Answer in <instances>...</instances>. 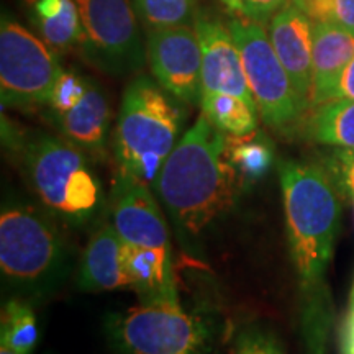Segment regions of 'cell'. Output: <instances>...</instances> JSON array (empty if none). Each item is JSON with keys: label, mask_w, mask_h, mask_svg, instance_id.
<instances>
[{"label": "cell", "mask_w": 354, "mask_h": 354, "mask_svg": "<svg viewBox=\"0 0 354 354\" xmlns=\"http://www.w3.org/2000/svg\"><path fill=\"white\" fill-rule=\"evenodd\" d=\"M228 26L240 50L243 71L263 122L272 130L292 133L304 120L302 107L289 74L279 59L268 30L259 21L234 17Z\"/></svg>", "instance_id": "52a82bcc"}, {"label": "cell", "mask_w": 354, "mask_h": 354, "mask_svg": "<svg viewBox=\"0 0 354 354\" xmlns=\"http://www.w3.org/2000/svg\"><path fill=\"white\" fill-rule=\"evenodd\" d=\"M77 286L86 292L130 287L123 264V241L112 223H102L92 233L79 263Z\"/></svg>", "instance_id": "2e32d148"}, {"label": "cell", "mask_w": 354, "mask_h": 354, "mask_svg": "<svg viewBox=\"0 0 354 354\" xmlns=\"http://www.w3.org/2000/svg\"><path fill=\"white\" fill-rule=\"evenodd\" d=\"M53 125L64 140L87 156L104 159L110 131V105L104 88L88 77L86 95L76 107L63 113H48Z\"/></svg>", "instance_id": "5bb4252c"}, {"label": "cell", "mask_w": 354, "mask_h": 354, "mask_svg": "<svg viewBox=\"0 0 354 354\" xmlns=\"http://www.w3.org/2000/svg\"><path fill=\"white\" fill-rule=\"evenodd\" d=\"M115 354H210L212 328L179 304H140L105 320Z\"/></svg>", "instance_id": "8992f818"}, {"label": "cell", "mask_w": 354, "mask_h": 354, "mask_svg": "<svg viewBox=\"0 0 354 354\" xmlns=\"http://www.w3.org/2000/svg\"><path fill=\"white\" fill-rule=\"evenodd\" d=\"M307 135L317 143L354 149V100L336 99L313 107L307 118Z\"/></svg>", "instance_id": "e0dca14e"}, {"label": "cell", "mask_w": 354, "mask_h": 354, "mask_svg": "<svg viewBox=\"0 0 354 354\" xmlns=\"http://www.w3.org/2000/svg\"><path fill=\"white\" fill-rule=\"evenodd\" d=\"M336 99L354 100V59L346 66V69L343 71L338 84H336V87L333 88V94H331L330 100H336Z\"/></svg>", "instance_id": "4316f807"}, {"label": "cell", "mask_w": 354, "mask_h": 354, "mask_svg": "<svg viewBox=\"0 0 354 354\" xmlns=\"http://www.w3.org/2000/svg\"><path fill=\"white\" fill-rule=\"evenodd\" d=\"M146 56L159 86L184 104L201 105L202 51L194 26L148 30Z\"/></svg>", "instance_id": "30bf717a"}, {"label": "cell", "mask_w": 354, "mask_h": 354, "mask_svg": "<svg viewBox=\"0 0 354 354\" xmlns=\"http://www.w3.org/2000/svg\"><path fill=\"white\" fill-rule=\"evenodd\" d=\"M82 21V59L107 76L125 77L148 63L133 0H76Z\"/></svg>", "instance_id": "ba28073f"}, {"label": "cell", "mask_w": 354, "mask_h": 354, "mask_svg": "<svg viewBox=\"0 0 354 354\" xmlns=\"http://www.w3.org/2000/svg\"><path fill=\"white\" fill-rule=\"evenodd\" d=\"M238 174L227 135L201 113L159 169L153 190L180 241L196 240L232 205Z\"/></svg>", "instance_id": "6da1fadb"}, {"label": "cell", "mask_w": 354, "mask_h": 354, "mask_svg": "<svg viewBox=\"0 0 354 354\" xmlns=\"http://www.w3.org/2000/svg\"><path fill=\"white\" fill-rule=\"evenodd\" d=\"M110 223L127 246L172 254L161 207L149 185L136 177L117 171L110 192Z\"/></svg>", "instance_id": "8fae6325"}, {"label": "cell", "mask_w": 354, "mask_h": 354, "mask_svg": "<svg viewBox=\"0 0 354 354\" xmlns=\"http://www.w3.org/2000/svg\"><path fill=\"white\" fill-rule=\"evenodd\" d=\"M268 33L300 104L308 112L312 99L313 20L290 2L269 20Z\"/></svg>", "instance_id": "4fadbf2b"}, {"label": "cell", "mask_w": 354, "mask_h": 354, "mask_svg": "<svg viewBox=\"0 0 354 354\" xmlns=\"http://www.w3.org/2000/svg\"><path fill=\"white\" fill-rule=\"evenodd\" d=\"M351 201H353V207H354V196L351 197Z\"/></svg>", "instance_id": "1f68e13d"}, {"label": "cell", "mask_w": 354, "mask_h": 354, "mask_svg": "<svg viewBox=\"0 0 354 354\" xmlns=\"http://www.w3.org/2000/svg\"><path fill=\"white\" fill-rule=\"evenodd\" d=\"M88 77H82L73 71H64L56 79L51 99L48 102L50 113H63L76 107L86 95Z\"/></svg>", "instance_id": "603a6c76"}, {"label": "cell", "mask_w": 354, "mask_h": 354, "mask_svg": "<svg viewBox=\"0 0 354 354\" xmlns=\"http://www.w3.org/2000/svg\"><path fill=\"white\" fill-rule=\"evenodd\" d=\"M313 21H323L354 33V0H292Z\"/></svg>", "instance_id": "7402d4cb"}, {"label": "cell", "mask_w": 354, "mask_h": 354, "mask_svg": "<svg viewBox=\"0 0 354 354\" xmlns=\"http://www.w3.org/2000/svg\"><path fill=\"white\" fill-rule=\"evenodd\" d=\"M201 109L212 125L228 136H246L258 131V109L238 95L203 94Z\"/></svg>", "instance_id": "ac0fdd59"}, {"label": "cell", "mask_w": 354, "mask_h": 354, "mask_svg": "<svg viewBox=\"0 0 354 354\" xmlns=\"http://www.w3.org/2000/svg\"><path fill=\"white\" fill-rule=\"evenodd\" d=\"M287 3L290 0H243V17L266 25Z\"/></svg>", "instance_id": "484cf974"}, {"label": "cell", "mask_w": 354, "mask_h": 354, "mask_svg": "<svg viewBox=\"0 0 354 354\" xmlns=\"http://www.w3.org/2000/svg\"><path fill=\"white\" fill-rule=\"evenodd\" d=\"M220 2L223 3L230 13L243 17V0H220Z\"/></svg>", "instance_id": "f1b7e54d"}, {"label": "cell", "mask_w": 354, "mask_h": 354, "mask_svg": "<svg viewBox=\"0 0 354 354\" xmlns=\"http://www.w3.org/2000/svg\"><path fill=\"white\" fill-rule=\"evenodd\" d=\"M24 167L35 196L53 218L71 227L91 223L104 192L87 154L63 136L38 133L24 145Z\"/></svg>", "instance_id": "5b68a950"}, {"label": "cell", "mask_w": 354, "mask_h": 354, "mask_svg": "<svg viewBox=\"0 0 354 354\" xmlns=\"http://www.w3.org/2000/svg\"><path fill=\"white\" fill-rule=\"evenodd\" d=\"M38 325L33 308L24 299L13 297L3 305L0 320V344L30 354L38 343Z\"/></svg>", "instance_id": "ffe728a7"}, {"label": "cell", "mask_w": 354, "mask_h": 354, "mask_svg": "<svg viewBox=\"0 0 354 354\" xmlns=\"http://www.w3.org/2000/svg\"><path fill=\"white\" fill-rule=\"evenodd\" d=\"M328 172L335 184L349 197L354 196V149H336L328 159Z\"/></svg>", "instance_id": "d4e9b609"}, {"label": "cell", "mask_w": 354, "mask_h": 354, "mask_svg": "<svg viewBox=\"0 0 354 354\" xmlns=\"http://www.w3.org/2000/svg\"><path fill=\"white\" fill-rule=\"evenodd\" d=\"M354 59V33L331 24L313 21L312 99L310 109L331 99L343 71Z\"/></svg>", "instance_id": "9a60e30c"}, {"label": "cell", "mask_w": 354, "mask_h": 354, "mask_svg": "<svg viewBox=\"0 0 354 354\" xmlns=\"http://www.w3.org/2000/svg\"><path fill=\"white\" fill-rule=\"evenodd\" d=\"M194 30L202 51L203 94L221 92L238 95L258 109L243 71L240 50L228 24H223L218 17L198 10Z\"/></svg>", "instance_id": "7c38bea8"}, {"label": "cell", "mask_w": 354, "mask_h": 354, "mask_svg": "<svg viewBox=\"0 0 354 354\" xmlns=\"http://www.w3.org/2000/svg\"><path fill=\"white\" fill-rule=\"evenodd\" d=\"M227 153L238 179L248 183L261 179L274 161L271 141L259 131L246 136L227 135Z\"/></svg>", "instance_id": "d6986e66"}, {"label": "cell", "mask_w": 354, "mask_h": 354, "mask_svg": "<svg viewBox=\"0 0 354 354\" xmlns=\"http://www.w3.org/2000/svg\"><path fill=\"white\" fill-rule=\"evenodd\" d=\"M63 73L56 51L7 13L0 24V97L2 107L48 105Z\"/></svg>", "instance_id": "9c48e42d"}, {"label": "cell", "mask_w": 354, "mask_h": 354, "mask_svg": "<svg viewBox=\"0 0 354 354\" xmlns=\"http://www.w3.org/2000/svg\"><path fill=\"white\" fill-rule=\"evenodd\" d=\"M74 268V251L51 215L6 198L0 214V271L19 299L37 302L59 290Z\"/></svg>", "instance_id": "3957f363"}, {"label": "cell", "mask_w": 354, "mask_h": 354, "mask_svg": "<svg viewBox=\"0 0 354 354\" xmlns=\"http://www.w3.org/2000/svg\"><path fill=\"white\" fill-rule=\"evenodd\" d=\"M354 305V287H353V292H351V300H349V307Z\"/></svg>", "instance_id": "4dcf8cb0"}, {"label": "cell", "mask_w": 354, "mask_h": 354, "mask_svg": "<svg viewBox=\"0 0 354 354\" xmlns=\"http://www.w3.org/2000/svg\"><path fill=\"white\" fill-rule=\"evenodd\" d=\"M236 354H284L276 336L259 328L245 330L236 339Z\"/></svg>", "instance_id": "cb8c5ba5"}, {"label": "cell", "mask_w": 354, "mask_h": 354, "mask_svg": "<svg viewBox=\"0 0 354 354\" xmlns=\"http://www.w3.org/2000/svg\"><path fill=\"white\" fill-rule=\"evenodd\" d=\"M184 102L156 79L136 76L125 87L113 133L118 171L151 185L169 154L183 138Z\"/></svg>", "instance_id": "277c9868"}, {"label": "cell", "mask_w": 354, "mask_h": 354, "mask_svg": "<svg viewBox=\"0 0 354 354\" xmlns=\"http://www.w3.org/2000/svg\"><path fill=\"white\" fill-rule=\"evenodd\" d=\"M343 354H354V305L349 307V315L344 325Z\"/></svg>", "instance_id": "83f0119b"}, {"label": "cell", "mask_w": 354, "mask_h": 354, "mask_svg": "<svg viewBox=\"0 0 354 354\" xmlns=\"http://www.w3.org/2000/svg\"><path fill=\"white\" fill-rule=\"evenodd\" d=\"M0 354H21L19 351H15V349L8 348L7 344H0Z\"/></svg>", "instance_id": "f546056e"}, {"label": "cell", "mask_w": 354, "mask_h": 354, "mask_svg": "<svg viewBox=\"0 0 354 354\" xmlns=\"http://www.w3.org/2000/svg\"><path fill=\"white\" fill-rule=\"evenodd\" d=\"M287 236L310 312L323 315L325 276L339 225V198L330 172L312 162L286 161L279 166Z\"/></svg>", "instance_id": "7a4b0ae2"}, {"label": "cell", "mask_w": 354, "mask_h": 354, "mask_svg": "<svg viewBox=\"0 0 354 354\" xmlns=\"http://www.w3.org/2000/svg\"><path fill=\"white\" fill-rule=\"evenodd\" d=\"M136 15L148 30L194 26L197 0H133Z\"/></svg>", "instance_id": "44dd1931"}]
</instances>
